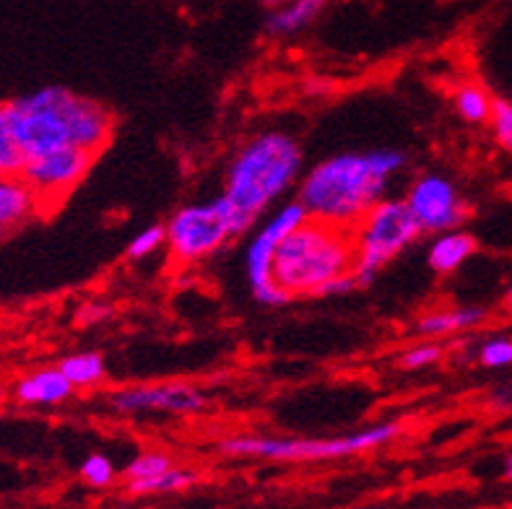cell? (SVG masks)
<instances>
[{
	"instance_id": "cell-11",
	"label": "cell",
	"mask_w": 512,
	"mask_h": 509,
	"mask_svg": "<svg viewBox=\"0 0 512 509\" xmlns=\"http://www.w3.org/2000/svg\"><path fill=\"white\" fill-rule=\"evenodd\" d=\"M211 398L188 382L120 387L107 395V406L117 413H201Z\"/></svg>"
},
{
	"instance_id": "cell-30",
	"label": "cell",
	"mask_w": 512,
	"mask_h": 509,
	"mask_svg": "<svg viewBox=\"0 0 512 509\" xmlns=\"http://www.w3.org/2000/svg\"><path fill=\"white\" fill-rule=\"evenodd\" d=\"M502 476H505L507 481H512V450L507 452L505 460H502Z\"/></svg>"
},
{
	"instance_id": "cell-33",
	"label": "cell",
	"mask_w": 512,
	"mask_h": 509,
	"mask_svg": "<svg viewBox=\"0 0 512 509\" xmlns=\"http://www.w3.org/2000/svg\"><path fill=\"white\" fill-rule=\"evenodd\" d=\"M510 195H512V185H510Z\"/></svg>"
},
{
	"instance_id": "cell-19",
	"label": "cell",
	"mask_w": 512,
	"mask_h": 509,
	"mask_svg": "<svg viewBox=\"0 0 512 509\" xmlns=\"http://www.w3.org/2000/svg\"><path fill=\"white\" fill-rule=\"evenodd\" d=\"M26 164V154L21 151L16 133H13L8 104H0V177H19Z\"/></svg>"
},
{
	"instance_id": "cell-14",
	"label": "cell",
	"mask_w": 512,
	"mask_h": 509,
	"mask_svg": "<svg viewBox=\"0 0 512 509\" xmlns=\"http://www.w3.org/2000/svg\"><path fill=\"white\" fill-rule=\"evenodd\" d=\"M476 250H479V242L466 229L435 234L427 250L429 271L437 273V276H453L455 271H461L463 265L474 258Z\"/></svg>"
},
{
	"instance_id": "cell-29",
	"label": "cell",
	"mask_w": 512,
	"mask_h": 509,
	"mask_svg": "<svg viewBox=\"0 0 512 509\" xmlns=\"http://www.w3.org/2000/svg\"><path fill=\"white\" fill-rule=\"evenodd\" d=\"M492 400H494V406L510 408L512 406V387H500V390H494Z\"/></svg>"
},
{
	"instance_id": "cell-5",
	"label": "cell",
	"mask_w": 512,
	"mask_h": 509,
	"mask_svg": "<svg viewBox=\"0 0 512 509\" xmlns=\"http://www.w3.org/2000/svg\"><path fill=\"white\" fill-rule=\"evenodd\" d=\"M401 434L398 421H383V424L367 426L362 432L341 434V437H227L219 442L224 455H240V458H266L286 460V463H312V460H338L370 452L377 447L390 445Z\"/></svg>"
},
{
	"instance_id": "cell-17",
	"label": "cell",
	"mask_w": 512,
	"mask_h": 509,
	"mask_svg": "<svg viewBox=\"0 0 512 509\" xmlns=\"http://www.w3.org/2000/svg\"><path fill=\"white\" fill-rule=\"evenodd\" d=\"M60 372L71 382L73 390H94L107 380V364L99 351H76L60 359Z\"/></svg>"
},
{
	"instance_id": "cell-1",
	"label": "cell",
	"mask_w": 512,
	"mask_h": 509,
	"mask_svg": "<svg viewBox=\"0 0 512 509\" xmlns=\"http://www.w3.org/2000/svg\"><path fill=\"white\" fill-rule=\"evenodd\" d=\"M403 167L406 154L396 149L344 151L299 177L297 200L307 219L351 229L364 213L388 198L390 182Z\"/></svg>"
},
{
	"instance_id": "cell-12",
	"label": "cell",
	"mask_w": 512,
	"mask_h": 509,
	"mask_svg": "<svg viewBox=\"0 0 512 509\" xmlns=\"http://www.w3.org/2000/svg\"><path fill=\"white\" fill-rule=\"evenodd\" d=\"M37 195L21 177H0V242L39 219Z\"/></svg>"
},
{
	"instance_id": "cell-6",
	"label": "cell",
	"mask_w": 512,
	"mask_h": 509,
	"mask_svg": "<svg viewBox=\"0 0 512 509\" xmlns=\"http://www.w3.org/2000/svg\"><path fill=\"white\" fill-rule=\"evenodd\" d=\"M422 229L411 216L403 198H383L375 208L364 213L357 224L351 226L354 239V278L359 289L370 286L385 265L409 250Z\"/></svg>"
},
{
	"instance_id": "cell-15",
	"label": "cell",
	"mask_w": 512,
	"mask_h": 509,
	"mask_svg": "<svg viewBox=\"0 0 512 509\" xmlns=\"http://www.w3.org/2000/svg\"><path fill=\"white\" fill-rule=\"evenodd\" d=\"M489 320L487 307L479 304H466V307H448V310L427 312L416 320V333L424 338H442L463 333V330H474Z\"/></svg>"
},
{
	"instance_id": "cell-28",
	"label": "cell",
	"mask_w": 512,
	"mask_h": 509,
	"mask_svg": "<svg viewBox=\"0 0 512 509\" xmlns=\"http://www.w3.org/2000/svg\"><path fill=\"white\" fill-rule=\"evenodd\" d=\"M107 315H110V307H104V304H99V302H91L78 310V323L81 325L99 323V320H104Z\"/></svg>"
},
{
	"instance_id": "cell-23",
	"label": "cell",
	"mask_w": 512,
	"mask_h": 509,
	"mask_svg": "<svg viewBox=\"0 0 512 509\" xmlns=\"http://www.w3.org/2000/svg\"><path fill=\"white\" fill-rule=\"evenodd\" d=\"M481 367L487 369H505L512 367V338L510 336H494L479 346L476 354Z\"/></svg>"
},
{
	"instance_id": "cell-31",
	"label": "cell",
	"mask_w": 512,
	"mask_h": 509,
	"mask_svg": "<svg viewBox=\"0 0 512 509\" xmlns=\"http://www.w3.org/2000/svg\"><path fill=\"white\" fill-rule=\"evenodd\" d=\"M260 3H263V6H266L268 11H271V8H281V6H286V3H289V0H260Z\"/></svg>"
},
{
	"instance_id": "cell-21",
	"label": "cell",
	"mask_w": 512,
	"mask_h": 509,
	"mask_svg": "<svg viewBox=\"0 0 512 509\" xmlns=\"http://www.w3.org/2000/svg\"><path fill=\"white\" fill-rule=\"evenodd\" d=\"M172 458L169 455H164V452H141V455H136V458L130 460L128 465H125V484H136V481H151V478L162 476V473H167L169 468H172Z\"/></svg>"
},
{
	"instance_id": "cell-4",
	"label": "cell",
	"mask_w": 512,
	"mask_h": 509,
	"mask_svg": "<svg viewBox=\"0 0 512 509\" xmlns=\"http://www.w3.org/2000/svg\"><path fill=\"white\" fill-rule=\"evenodd\" d=\"M354 271L351 229L307 219L286 234L273 258V278L289 297L318 299L333 278Z\"/></svg>"
},
{
	"instance_id": "cell-27",
	"label": "cell",
	"mask_w": 512,
	"mask_h": 509,
	"mask_svg": "<svg viewBox=\"0 0 512 509\" xmlns=\"http://www.w3.org/2000/svg\"><path fill=\"white\" fill-rule=\"evenodd\" d=\"M359 289L357 278H354V273H349V276H341V278H333L331 284H325L323 289H320L318 299H328V297H341V294H349V291Z\"/></svg>"
},
{
	"instance_id": "cell-24",
	"label": "cell",
	"mask_w": 512,
	"mask_h": 509,
	"mask_svg": "<svg viewBox=\"0 0 512 509\" xmlns=\"http://www.w3.org/2000/svg\"><path fill=\"white\" fill-rule=\"evenodd\" d=\"M442 356H445V348H442L440 343L424 341V343H416V346H411L409 351H403V354L398 356V367L416 372V369L432 367V364L442 361Z\"/></svg>"
},
{
	"instance_id": "cell-8",
	"label": "cell",
	"mask_w": 512,
	"mask_h": 509,
	"mask_svg": "<svg viewBox=\"0 0 512 509\" xmlns=\"http://www.w3.org/2000/svg\"><path fill=\"white\" fill-rule=\"evenodd\" d=\"M164 229H167L164 247L169 252V260L180 268H190V265L214 258L216 252L224 250L234 239L216 200L177 208Z\"/></svg>"
},
{
	"instance_id": "cell-2",
	"label": "cell",
	"mask_w": 512,
	"mask_h": 509,
	"mask_svg": "<svg viewBox=\"0 0 512 509\" xmlns=\"http://www.w3.org/2000/svg\"><path fill=\"white\" fill-rule=\"evenodd\" d=\"M305 167L297 138L284 130H266L242 146L224 174V193L216 206L224 213L232 237L250 234L299 182Z\"/></svg>"
},
{
	"instance_id": "cell-20",
	"label": "cell",
	"mask_w": 512,
	"mask_h": 509,
	"mask_svg": "<svg viewBox=\"0 0 512 509\" xmlns=\"http://www.w3.org/2000/svg\"><path fill=\"white\" fill-rule=\"evenodd\" d=\"M195 481H198V473L190 471V468H177V465H172L167 473L151 478V481L128 484V491L130 494H169V491L188 489Z\"/></svg>"
},
{
	"instance_id": "cell-9",
	"label": "cell",
	"mask_w": 512,
	"mask_h": 509,
	"mask_svg": "<svg viewBox=\"0 0 512 509\" xmlns=\"http://www.w3.org/2000/svg\"><path fill=\"white\" fill-rule=\"evenodd\" d=\"M94 159H97V154L76 149V146H65V149L26 159L19 177L29 185V190L37 195L42 216H47V213H52L55 208L63 206V200L68 198V195L81 185V180H84L86 174L91 172Z\"/></svg>"
},
{
	"instance_id": "cell-13",
	"label": "cell",
	"mask_w": 512,
	"mask_h": 509,
	"mask_svg": "<svg viewBox=\"0 0 512 509\" xmlns=\"http://www.w3.org/2000/svg\"><path fill=\"white\" fill-rule=\"evenodd\" d=\"M76 393L73 385L65 380V374L58 367H45L37 372L24 374L16 385H13V400L21 406L34 408H50L60 406L65 400Z\"/></svg>"
},
{
	"instance_id": "cell-18",
	"label": "cell",
	"mask_w": 512,
	"mask_h": 509,
	"mask_svg": "<svg viewBox=\"0 0 512 509\" xmlns=\"http://www.w3.org/2000/svg\"><path fill=\"white\" fill-rule=\"evenodd\" d=\"M494 97L479 84H461L453 91V107L461 120L471 125H484L492 117Z\"/></svg>"
},
{
	"instance_id": "cell-7",
	"label": "cell",
	"mask_w": 512,
	"mask_h": 509,
	"mask_svg": "<svg viewBox=\"0 0 512 509\" xmlns=\"http://www.w3.org/2000/svg\"><path fill=\"white\" fill-rule=\"evenodd\" d=\"M302 221H307V211L299 200H289L276 208L247 242L245 278L253 299L263 307H284L286 302H292V297L273 278V258L286 234H292Z\"/></svg>"
},
{
	"instance_id": "cell-22",
	"label": "cell",
	"mask_w": 512,
	"mask_h": 509,
	"mask_svg": "<svg viewBox=\"0 0 512 509\" xmlns=\"http://www.w3.org/2000/svg\"><path fill=\"white\" fill-rule=\"evenodd\" d=\"M167 245V229L164 224H151V226H143L141 232L128 242V258L130 260H143L154 255L159 247Z\"/></svg>"
},
{
	"instance_id": "cell-16",
	"label": "cell",
	"mask_w": 512,
	"mask_h": 509,
	"mask_svg": "<svg viewBox=\"0 0 512 509\" xmlns=\"http://www.w3.org/2000/svg\"><path fill=\"white\" fill-rule=\"evenodd\" d=\"M328 0H289L286 6L271 8L266 16L268 37H292L302 32L325 11Z\"/></svg>"
},
{
	"instance_id": "cell-26",
	"label": "cell",
	"mask_w": 512,
	"mask_h": 509,
	"mask_svg": "<svg viewBox=\"0 0 512 509\" xmlns=\"http://www.w3.org/2000/svg\"><path fill=\"white\" fill-rule=\"evenodd\" d=\"M489 123H492L494 141L500 143L507 154H512V104L505 99H494Z\"/></svg>"
},
{
	"instance_id": "cell-25",
	"label": "cell",
	"mask_w": 512,
	"mask_h": 509,
	"mask_svg": "<svg viewBox=\"0 0 512 509\" xmlns=\"http://www.w3.org/2000/svg\"><path fill=\"white\" fill-rule=\"evenodd\" d=\"M81 478H84L89 486H97V489H104V486H110L115 481V465L107 455H89V458L81 463Z\"/></svg>"
},
{
	"instance_id": "cell-10",
	"label": "cell",
	"mask_w": 512,
	"mask_h": 509,
	"mask_svg": "<svg viewBox=\"0 0 512 509\" xmlns=\"http://www.w3.org/2000/svg\"><path fill=\"white\" fill-rule=\"evenodd\" d=\"M406 206L416 219L422 234H442L461 229L471 216L461 190L442 174H419L406 190Z\"/></svg>"
},
{
	"instance_id": "cell-3",
	"label": "cell",
	"mask_w": 512,
	"mask_h": 509,
	"mask_svg": "<svg viewBox=\"0 0 512 509\" xmlns=\"http://www.w3.org/2000/svg\"><path fill=\"white\" fill-rule=\"evenodd\" d=\"M6 104L13 133L26 159L65 146L99 156L115 133V112L107 104L65 86H42Z\"/></svg>"
},
{
	"instance_id": "cell-32",
	"label": "cell",
	"mask_w": 512,
	"mask_h": 509,
	"mask_svg": "<svg viewBox=\"0 0 512 509\" xmlns=\"http://www.w3.org/2000/svg\"><path fill=\"white\" fill-rule=\"evenodd\" d=\"M505 310L512 315V286L507 289V294H505Z\"/></svg>"
}]
</instances>
